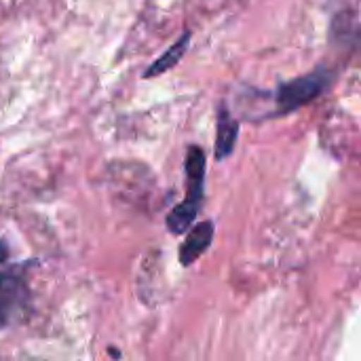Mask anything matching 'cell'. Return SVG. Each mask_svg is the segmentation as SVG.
Returning a JSON list of instances; mask_svg holds the SVG:
<instances>
[{
    "label": "cell",
    "instance_id": "277c9868",
    "mask_svg": "<svg viewBox=\"0 0 361 361\" xmlns=\"http://www.w3.org/2000/svg\"><path fill=\"white\" fill-rule=\"evenodd\" d=\"M216 148H214V154L218 161L231 157L233 148H235V142H237V135H239V123L237 118L231 114L228 106L222 102L220 108H218V129H216Z\"/></svg>",
    "mask_w": 361,
    "mask_h": 361
},
{
    "label": "cell",
    "instance_id": "6da1fadb",
    "mask_svg": "<svg viewBox=\"0 0 361 361\" xmlns=\"http://www.w3.org/2000/svg\"><path fill=\"white\" fill-rule=\"evenodd\" d=\"M205 184V152L199 146H190L186 152V199L167 216V228L173 235L186 233L201 207Z\"/></svg>",
    "mask_w": 361,
    "mask_h": 361
},
{
    "label": "cell",
    "instance_id": "8992f818",
    "mask_svg": "<svg viewBox=\"0 0 361 361\" xmlns=\"http://www.w3.org/2000/svg\"><path fill=\"white\" fill-rule=\"evenodd\" d=\"M188 42H190V30H184V34L159 57L150 63V68L144 72V78H152V76H159V74H165L167 70L176 68L180 63V59L184 57L186 49H188Z\"/></svg>",
    "mask_w": 361,
    "mask_h": 361
},
{
    "label": "cell",
    "instance_id": "5b68a950",
    "mask_svg": "<svg viewBox=\"0 0 361 361\" xmlns=\"http://www.w3.org/2000/svg\"><path fill=\"white\" fill-rule=\"evenodd\" d=\"M212 239H214V224H212V222H201V224H197V226L188 233L186 241H184L182 247H180V262H182L184 267L192 264V262L209 247Z\"/></svg>",
    "mask_w": 361,
    "mask_h": 361
},
{
    "label": "cell",
    "instance_id": "7a4b0ae2",
    "mask_svg": "<svg viewBox=\"0 0 361 361\" xmlns=\"http://www.w3.org/2000/svg\"><path fill=\"white\" fill-rule=\"evenodd\" d=\"M6 256L8 250L0 241V264L6 260ZM27 309H30V288L25 277L15 269L0 273V330L21 322Z\"/></svg>",
    "mask_w": 361,
    "mask_h": 361
},
{
    "label": "cell",
    "instance_id": "3957f363",
    "mask_svg": "<svg viewBox=\"0 0 361 361\" xmlns=\"http://www.w3.org/2000/svg\"><path fill=\"white\" fill-rule=\"evenodd\" d=\"M332 74L326 68H317L309 74L296 76L292 80H286L277 87L275 102H277V114L294 112L309 102L317 99L328 87H330Z\"/></svg>",
    "mask_w": 361,
    "mask_h": 361
}]
</instances>
